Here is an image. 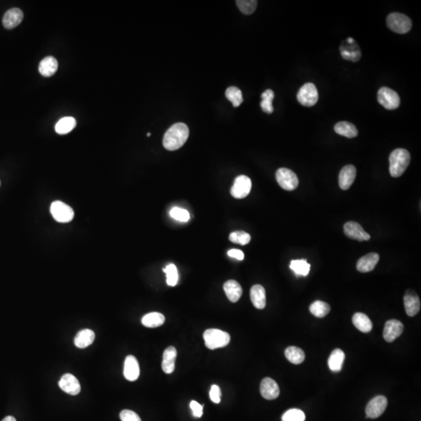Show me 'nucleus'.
<instances>
[{"instance_id": "nucleus-1", "label": "nucleus", "mask_w": 421, "mask_h": 421, "mask_svg": "<svg viewBox=\"0 0 421 421\" xmlns=\"http://www.w3.org/2000/svg\"><path fill=\"white\" fill-rule=\"evenodd\" d=\"M188 126L183 123H177L172 125L165 133L163 137V146L168 151H175L183 146L188 139Z\"/></svg>"}, {"instance_id": "nucleus-2", "label": "nucleus", "mask_w": 421, "mask_h": 421, "mask_svg": "<svg viewBox=\"0 0 421 421\" xmlns=\"http://www.w3.org/2000/svg\"><path fill=\"white\" fill-rule=\"evenodd\" d=\"M410 152L403 148L394 150L389 156V171L392 177L397 178L404 173L410 165Z\"/></svg>"}, {"instance_id": "nucleus-3", "label": "nucleus", "mask_w": 421, "mask_h": 421, "mask_svg": "<svg viewBox=\"0 0 421 421\" xmlns=\"http://www.w3.org/2000/svg\"><path fill=\"white\" fill-rule=\"evenodd\" d=\"M205 345L209 349L225 347L230 342V336L219 329H210L204 333Z\"/></svg>"}, {"instance_id": "nucleus-4", "label": "nucleus", "mask_w": 421, "mask_h": 421, "mask_svg": "<svg viewBox=\"0 0 421 421\" xmlns=\"http://www.w3.org/2000/svg\"><path fill=\"white\" fill-rule=\"evenodd\" d=\"M386 21L388 28L395 33L406 34L412 28V21L403 13H390Z\"/></svg>"}, {"instance_id": "nucleus-5", "label": "nucleus", "mask_w": 421, "mask_h": 421, "mask_svg": "<svg viewBox=\"0 0 421 421\" xmlns=\"http://www.w3.org/2000/svg\"><path fill=\"white\" fill-rule=\"evenodd\" d=\"M276 180L282 188L288 191L295 190L299 185V179L297 175L292 170L287 168H280L277 170Z\"/></svg>"}, {"instance_id": "nucleus-6", "label": "nucleus", "mask_w": 421, "mask_h": 421, "mask_svg": "<svg viewBox=\"0 0 421 421\" xmlns=\"http://www.w3.org/2000/svg\"><path fill=\"white\" fill-rule=\"evenodd\" d=\"M50 211L54 219L58 222L67 223L72 221L74 217V210L72 208L63 202H54L50 207Z\"/></svg>"}, {"instance_id": "nucleus-7", "label": "nucleus", "mask_w": 421, "mask_h": 421, "mask_svg": "<svg viewBox=\"0 0 421 421\" xmlns=\"http://www.w3.org/2000/svg\"><path fill=\"white\" fill-rule=\"evenodd\" d=\"M318 89L312 83L305 84L297 93L298 102L307 107L314 106L318 102Z\"/></svg>"}, {"instance_id": "nucleus-8", "label": "nucleus", "mask_w": 421, "mask_h": 421, "mask_svg": "<svg viewBox=\"0 0 421 421\" xmlns=\"http://www.w3.org/2000/svg\"><path fill=\"white\" fill-rule=\"evenodd\" d=\"M379 103L388 110L397 109L400 105V98L397 92L389 87H383L378 93Z\"/></svg>"}, {"instance_id": "nucleus-9", "label": "nucleus", "mask_w": 421, "mask_h": 421, "mask_svg": "<svg viewBox=\"0 0 421 421\" xmlns=\"http://www.w3.org/2000/svg\"><path fill=\"white\" fill-rule=\"evenodd\" d=\"M340 52L344 59L352 62H358L362 56L358 44L350 37L342 42L340 45Z\"/></svg>"}, {"instance_id": "nucleus-10", "label": "nucleus", "mask_w": 421, "mask_h": 421, "mask_svg": "<svg viewBox=\"0 0 421 421\" xmlns=\"http://www.w3.org/2000/svg\"><path fill=\"white\" fill-rule=\"evenodd\" d=\"M252 180L247 175H239L236 178L231 188V194L233 198L242 199L246 198L252 190Z\"/></svg>"}, {"instance_id": "nucleus-11", "label": "nucleus", "mask_w": 421, "mask_h": 421, "mask_svg": "<svg viewBox=\"0 0 421 421\" xmlns=\"http://www.w3.org/2000/svg\"><path fill=\"white\" fill-rule=\"evenodd\" d=\"M388 406V400L383 395H378L368 403L366 407L367 418L375 419L382 415Z\"/></svg>"}, {"instance_id": "nucleus-12", "label": "nucleus", "mask_w": 421, "mask_h": 421, "mask_svg": "<svg viewBox=\"0 0 421 421\" xmlns=\"http://www.w3.org/2000/svg\"><path fill=\"white\" fill-rule=\"evenodd\" d=\"M344 233L349 238L357 241H367L371 239L369 233L364 231L362 226L356 222H348L344 225Z\"/></svg>"}, {"instance_id": "nucleus-13", "label": "nucleus", "mask_w": 421, "mask_h": 421, "mask_svg": "<svg viewBox=\"0 0 421 421\" xmlns=\"http://www.w3.org/2000/svg\"><path fill=\"white\" fill-rule=\"evenodd\" d=\"M404 326L403 323L398 320H389L384 325L383 337L386 342H392L399 338L403 333Z\"/></svg>"}, {"instance_id": "nucleus-14", "label": "nucleus", "mask_w": 421, "mask_h": 421, "mask_svg": "<svg viewBox=\"0 0 421 421\" xmlns=\"http://www.w3.org/2000/svg\"><path fill=\"white\" fill-rule=\"evenodd\" d=\"M59 386L63 392L72 395H78L82 389L79 380L71 374L63 375L59 380Z\"/></svg>"}, {"instance_id": "nucleus-15", "label": "nucleus", "mask_w": 421, "mask_h": 421, "mask_svg": "<svg viewBox=\"0 0 421 421\" xmlns=\"http://www.w3.org/2000/svg\"><path fill=\"white\" fill-rule=\"evenodd\" d=\"M260 391L263 397L268 400L276 399L280 394V390L277 383L270 378H265L261 380Z\"/></svg>"}, {"instance_id": "nucleus-16", "label": "nucleus", "mask_w": 421, "mask_h": 421, "mask_svg": "<svg viewBox=\"0 0 421 421\" xmlns=\"http://www.w3.org/2000/svg\"><path fill=\"white\" fill-rule=\"evenodd\" d=\"M404 307L407 315L414 317L421 310V300L414 290H407L404 295Z\"/></svg>"}, {"instance_id": "nucleus-17", "label": "nucleus", "mask_w": 421, "mask_h": 421, "mask_svg": "<svg viewBox=\"0 0 421 421\" xmlns=\"http://www.w3.org/2000/svg\"><path fill=\"white\" fill-rule=\"evenodd\" d=\"M357 176V169L353 165L345 166L340 171L338 175V183L340 188L343 190H348L352 186Z\"/></svg>"}, {"instance_id": "nucleus-18", "label": "nucleus", "mask_w": 421, "mask_h": 421, "mask_svg": "<svg viewBox=\"0 0 421 421\" xmlns=\"http://www.w3.org/2000/svg\"><path fill=\"white\" fill-rule=\"evenodd\" d=\"M124 377L129 381H134L138 379L140 375V366L137 358L132 355L126 357L124 362Z\"/></svg>"}, {"instance_id": "nucleus-19", "label": "nucleus", "mask_w": 421, "mask_h": 421, "mask_svg": "<svg viewBox=\"0 0 421 421\" xmlns=\"http://www.w3.org/2000/svg\"><path fill=\"white\" fill-rule=\"evenodd\" d=\"M24 19V13L18 8L9 9L4 14L2 24L6 29H13L18 26Z\"/></svg>"}, {"instance_id": "nucleus-20", "label": "nucleus", "mask_w": 421, "mask_h": 421, "mask_svg": "<svg viewBox=\"0 0 421 421\" xmlns=\"http://www.w3.org/2000/svg\"><path fill=\"white\" fill-rule=\"evenodd\" d=\"M379 259H380V257H379V253H368L364 257L359 259L357 264V270L359 272H363V273L372 272L377 265Z\"/></svg>"}, {"instance_id": "nucleus-21", "label": "nucleus", "mask_w": 421, "mask_h": 421, "mask_svg": "<svg viewBox=\"0 0 421 421\" xmlns=\"http://www.w3.org/2000/svg\"><path fill=\"white\" fill-rule=\"evenodd\" d=\"M251 299L256 308L264 309L266 306V293L260 285H254L251 290Z\"/></svg>"}, {"instance_id": "nucleus-22", "label": "nucleus", "mask_w": 421, "mask_h": 421, "mask_svg": "<svg viewBox=\"0 0 421 421\" xmlns=\"http://www.w3.org/2000/svg\"><path fill=\"white\" fill-rule=\"evenodd\" d=\"M58 61L53 56H47L39 63V71L43 77L52 76L58 70Z\"/></svg>"}, {"instance_id": "nucleus-23", "label": "nucleus", "mask_w": 421, "mask_h": 421, "mask_svg": "<svg viewBox=\"0 0 421 421\" xmlns=\"http://www.w3.org/2000/svg\"><path fill=\"white\" fill-rule=\"evenodd\" d=\"M176 355H177V352L173 346H169L164 351L162 368L165 373L172 374L174 372Z\"/></svg>"}, {"instance_id": "nucleus-24", "label": "nucleus", "mask_w": 421, "mask_h": 421, "mask_svg": "<svg viewBox=\"0 0 421 421\" xmlns=\"http://www.w3.org/2000/svg\"><path fill=\"white\" fill-rule=\"evenodd\" d=\"M95 338V334L91 329L80 331L74 338V344L80 349H84L91 345Z\"/></svg>"}, {"instance_id": "nucleus-25", "label": "nucleus", "mask_w": 421, "mask_h": 421, "mask_svg": "<svg viewBox=\"0 0 421 421\" xmlns=\"http://www.w3.org/2000/svg\"><path fill=\"white\" fill-rule=\"evenodd\" d=\"M224 290L228 299L233 303L238 301L243 294L242 287L237 281L229 280L224 284Z\"/></svg>"}, {"instance_id": "nucleus-26", "label": "nucleus", "mask_w": 421, "mask_h": 421, "mask_svg": "<svg viewBox=\"0 0 421 421\" xmlns=\"http://www.w3.org/2000/svg\"><path fill=\"white\" fill-rule=\"evenodd\" d=\"M345 360V353L340 349H336L331 353L328 364L329 369L333 372H339L342 370V364Z\"/></svg>"}, {"instance_id": "nucleus-27", "label": "nucleus", "mask_w": 421, "mask_h": 421, "mask_svg": "<svg viewBox=\"0 0 421 421\" xmlns=\"http://www.w3.org/2000/svg\"><path fill=\"white\" fill-rule=\"evenodd\" d=\"M353 323L355 327L364 333H370L373 328L371 319L363 313H356L353 316Z\"/></svg>"}, {"instance_id": "nucleus-28", "label": "nucleus", "mask_w": 421, "mask_h": 421, "mask_svg": "<svg viewBox=\"0 0 421 421\" xmlns=\"http://www.w3.org/2000/svg\"><path fill=\"white\" fill-rule=\"evenodd\" d=\"M335 131L338 134L343 136V137H348V138H353L357 137L358 135V130L357 127L351 123L342 122L338 123L335 126Z\"/></svg>"}, {"instance_id": "nucleus-29", "label": "nucleus", "mask_w": 421, "mask_h": 421, "mask_svg": "<svg viewBox=\"0 0 421 421\" xmlns=\"http://www.w3.org/2000/svg\"><path fill=\"white\" fill-rule=\"evenodd\" d=\"M165 320V316L161 313L152 312L144 315L141 322L145 327L157 328L164 324Z\"/></svg>"}, {"instance_id": "nucleus-30", "label": "nucleus", "mask_w": 421, "mask_h": 421, "mask_svg": "<svg viewBox=\"0 0 421 421\" xmlns=\"http://www.w3.org/2000/svg\"><path fill=\"white\" fill-rule=\"evenodd\" d=\"M77 125V121L74 117H63L56 124V132L59 134H67L72 131Z\"/></svg>"}, {"instance_id": "nucleus-31", "label": "nucleus", "mask_w": 421, "mask_h": 421, "mask_svg": "<svg viewBox=\"0 0 421 421\" xmlns=\"http://www.w3.org/2000/svg\"><path fill=\"white\" fill-rule=\"evenodd\" d=\"M285 356L290 363L299 364L304 361L305 353L303 349L295 346H290L285 351Z\"/></svg>"}, {"instance_id": "nucleus-32", "label": "nucleus", "mask_w": 421, "mask_h": 421, "mask_svg": "<svg viewBox=\"0 0 421 421\" xmlns=\"http://www.w3.org/2000/svg\"><path fill=\"white\" fill-rule=\"evenodd\" d=\"M330 310L331 307L329 303L321 300H317L310 306V313L317 318H324L329 314Z\"/></svg>"}, {"instance_id": "nucleus-33", "label": "nucleus", "mask_w": 421, "mask_h": 421, "mask_svg": "<svg viewBox=\"0 0 421 421\" xmlns=\"http://www.w3.org/2000/svg\"><path fill=\"white\" fill-rule=\"evenodd\" d=\"M290 268L297 276H307L310 272V265L306 260H293L290 263Z\"/></svg>"}, {"instance_id": "nucleus-34", "label": "nucleus", "mask_w": 421, "mask_h": 421, "mask_svg": "<svg viewBox=\"0 0 421 421\" xmlns=\"http://www.w3.org/2000/svg\"><path fill=\"white\" fill-rule=\"evenodd\" d=\"M275 94L273 91L268 89L261 94V102H260V107L262 109L263 112L271 114L273 113L274 108L272 105V101H273Z\"/></svg>"}, {"instance_id": "nucleus-35", "label": "nucleus", "mask_w": 421, "mask_h": 421, "mask_svg": "<svg viewBox=\"0 0 421 421\" xmlns=\"http://www.w3.org/2000/svg\"><path fill=\"white\" fill-rule=\"evenodd\" d=\"M225 96L233 103L234 107H238L244 102L242 91L237 87H229L225 91Z\"/></svg>"}, {"instance_id": "nucleus-36", "label": "nucleus", "mask_w": 421, "mask_h": 421, "mask_svg": "<svg viewBox=\"0 0 421 421\" xmlns=\"http://www.w3.org/2000/svg\"><path fill=\"white\" fill-rule=\"evenodd\" d=\"M163 272L167 274V283L169 287H175L177 284L179 275L177 268L175 264H170L166 268H163Z\"/></svg>"}, {"instance_id": "nucleus-37", "label": "nucleus", "mask_w": 421, "mask_h": 421, "mask_svg": "<svg viewBox=\"0 0 421 421\" xmlns=\"http://www.w3.org/2000/svg\"><path fill=\"white\" fill-rule=\"evenodd\" d=\"M236 2L240 11L246 15L252 14L257 6V1L255 0H238Z\"/></svg>"}, {"instance_id": "nucleus-38", "label": "nucleus", "mask_w": 421, "mask_h": 421, "mask_svg": "<svg viewBox=\"0 0 421 421\" xmlns=\"http://www.w3.org/2000/svg\"><path fill=\"white\" fill-rule=\"evenodd\" d=\"M252 240L251 235L244 231L233 232L229 235V240L234 244H240V245H247L249 244Z\"/></svg>"}, {"instance_id": "nucleus-39", "label": "nucleus", "mask_w": 421, "mask_h": 421, "mask_svg": "<svg viewBox=\"0 0 421 421\" xmlns=\"http://www.w3.org/2000/svg\"><path fill=\"white\" fill-rule=\"evenodd\" d=\"M306 417L302 410L291 409L285 413L282 418L283 421H305Z\"/></svg>"}, {"instance_id": "nucleus-40", "label": "nucleus", "mask_w": 421, "mask_h": 421, "mask_svg": "<svg viewBox=\"0 0 421 421\" xmlns=\"http://www.w3.org/2000/svg\"><path fill=\"white\" fill-rule=\"evenodd\" d=\"M170 215L174 219L180 221V222H186L190 219V214L185 209H179V208H173L170 210Z\"/></svg>"}, {"instance_id": "nucleus-41", "label": "nucleus", "mask_w": 421, "mask_h": 421, "mask_svg": "<svg viewBox=\"0 0 421 421\" xmlns=\"http://www.w3.org/2000/svg\"><path fill=\"white\" fill-rule=\"evenodd\" d=\"M120 420L122 421H141L138 414L132 410H124L120 414Z\"/></svg>"}, {"instance_id": "nucleus-42", "label": "nucleus", "mask_w": 421, "mask_h": 421, "mask_svg": "<svg viewBox=\"0 0 421 421\" xmlns=\"http://www.w3.org/2000/svg\"><path fill=\"white\" fill-rule=\"evenodd\" d=\"M210 399L214 403H219L221 401V390L216 384H213L210 390Z\"/></svg>"}, {"instance_id": "nucleus-43", "label": "nucleus", "mask_w": 421, "mask_h": 421, "mask_svg": "<svg viewBox=\"0 0 421 421\" xmlns=\"http://www.w3.org/2000/svg\"><path fill=\"white\" fill-rule=\"evenodd\" d=\"M190 407L192 410L193 415L195 418H199L203 415V405L199 404L196 401H191Z\"/></svg>"}, {"instance_id": "nucleus-44", "label": "nucleus", "mask_w": 421, "mask_h": 421, "mask_svg": "<svg viewBox=\"0 0 421 421\" xmlns=\"http://www.w3.org/2000/svg\"><path fill=\"white\" fill-rule=\"evenodd\" d=\"M228 255H229V257H233V258L237 259L239 260H244V252L242 251H240V250H230L228 252Z\"/></svg>"}, {"instance_id": "nucleus-45", "label": "nucleus", "mask_w": 421, "mask_h": 421, "mask_svg": "<svg viewBox=\"0 0 421 421\" xmlns=\"http://www.w3.org/2000/svg\"><path fill=\"white\" fill-rule=\"evenodd\" d=\"M2 421H17L12 416H8L6 418H4Z\"/></svg>"}, {"instance_id": "nucleus-46", "label": "nucleus", "mask_w": 421, "mask_h": 421, "mask_svg": "<svg viewBox=\"0 0 421 421\" xmlns=\"http://www.w3.org/2000/svg\"><path fill=\"white\" fill-rule=\"evenodd\" d=\"M147 136H148V137H150V136H151V133H148V134H147Z\"/></svg>"}]
</instances>
